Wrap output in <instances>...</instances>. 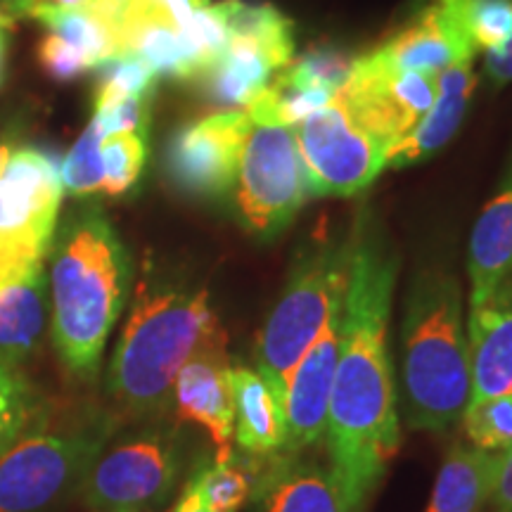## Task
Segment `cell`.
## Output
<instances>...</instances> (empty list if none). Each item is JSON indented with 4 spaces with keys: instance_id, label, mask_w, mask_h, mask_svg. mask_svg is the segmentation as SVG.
<instances>
[{
    "instance_id": "16",
    "label": "cell",
    "mask_w": 512,
    "mask_h": 512,
    "mask_svg": "<svg viewBox=\"0 0 512 512\" xmlns=\"http://www.w3.org/2000/svg\"><path fill=\"white\" fill-rule=\"evenodd\" d=\"M512 275V150L503 176L467 242V283L470 309L494 297Z\"/></svg>"
},
{
    "instance_id": "28",
    "label": "cell",
    "mask_w": 512,
    "mask_h": 512,
    "mask_svg": "<svg viewBox=\"0 0 512 512\" xmlns=\"http://www.w3.org/2000/svg\"><path fill=\"white\" fill-rule=\"evenodd\" d=\"M102 169L105 188L102 192L119 197L138 183L147 159V133H110L102 138Z\"/></svg>"
},
{
    "instance_id": "19",
    "label": "cell",
    "mask_w": 512,
    "mask_h": 512,
    "mask_svg": "<svg viewBox=\"0 0 512 512\" xmlns=\"http://www.w3.org/2000/svg\"><path fill=\"white\" fill-rule=\"evenodd\" d=\"M57 159L38 150H19L0 176V228L57 221L62 202Z\"/></svg>"
},
{
    "instance_id": "21",
    "label": "cell",
    "mask_w": 512,
    "mask_h": 512,
    "mask_svg": "<svg viewBox=\"0 0 512 512\" xmlns=\"http://www.w3.org/2000/svg\"><path fill=\"white\" fill-rule=\"evenodd\" d=\"M496 467L498 453L456 441L439 467L425 512H484L494 494Z\"/></svg>"
},
{
    "instance_id": "30",
    "label": "cell",
    "mask_w": 512,
    "mask_h": 512,
    "mask_svg": "<svg viewBox=\"0 0 512 512\" xmlns=\"http://www.w3.org/2000/svg\"><path fill=\"white\" fill-rule=\"evenodd\" d=\"M100 83L95 100L128 98V95H152L155 93L157 72L150 64L136 55H117L110 62L102 64Z\"/></svg>"
},
{
    "instance_id": "42",
    "label": "cell",
    "mask_w": 512,
    "mask_h": 512,
    "mask_svg": "<svg viewBox=\"0 0 512 512\" xmlns=\"http://www.w3.org/2000/svg\"><path fill=\"white\" fill-rule=\"evenodd\" d=\"M3 38L5 36H0V72H3Z\"/></svg>"
},
{
    "instance_id": "23",
    "label": "cell",
    "mask_w": 512,
    "mask_h": 512,
    "mask_svg": "<svg viewBox=\"0 0 512 512\" xmlns=\"http://www.w3.org/2000/svg\"><path fill=\"white\" fill-rule=\"evenodd\" d=\"M29 17L43 22L50 29V34L60 36L62 41L69 43V46L81 50V53L91 60L95 69L119 55L121 27L102 17L100 12L88 8V5L67 10L43 8V5H38Z\"/></svg>"
},
{
    "instance_id": "29",
    "label": "cell",
    "mask_w": 512,
    "mask_h": 512,
    "mask_svg": "<svg viewBox=\"0 0 512 512\" xmlns=\"http://www.w3.org/2000/svg\"><path fill=\"white\" fill-rule=\"evenodd\" d=\"M102 131L91 119L81 138L76 140L69 155L60 164L62 190L74 197L98 195L105 188V169H102Z\"/></svg>"
},
{
    "instance_id": "8",
    "label": "cell",
    "mask_w": 512,
    "mask_h": 512,
    "mask_svg": "<svg viewBox=\"0 0 512 512\" xmlns=\"http://www.w3.org/2000/svg\"><path fill=\"white\" fill-rule=\"evenodd\" d=\"M183 444L171 425H147L110 446L81 484V494L93 512L147 510L171 496L183 472Z\"/></svg>"
},
{
    "instance_id": "39",
    "label": "cell",
    "mask_w": 512,
    "mask_h": 512,
    "mask_svg": "<svg viewBox=\"0 0 512 512\" xmlns=\"http://www.w3.org/2000/svg\"><path fill=\"white\" fill-rule=\"evenodd\" d=\"M12 157V145L8 143V140H0V176H3L5 166H8Z\"/></svg>"
},
{
    "instance_id": "24",
    "label": "cell",
    "mask_w": 512,
    "mask_h": 512,
    "mask_svg": "<svg viewBox=\"0 0 512 512\" xmlns=\"http://www.w3.org/2000/svg\"><path fill=\"white\" fill-rule=\"evenodd\" d=\"M57 221H36L29 226L0 228V290L29 278L46 266L53 249Z\"/></svg>"
},
{
    "instance_id": "9",
    "label": "cell",
    "mask_w": 512,
    "mask_h": 512,
    "mask_svg": "<svg viewBox=\"0 0 512 512\" xmlns=\"http://www.w3.org/2000/svg\"><path fill=\"white\" fill-rule=\"evenodd\" d=\"M294 24L271 3L230 0L228 38L221 55L200 76L209 98L230 110L245 107L294 60Z\"/></svg>"
},
{
    "instance_id": "18",
    "label": "cell",
    "mask_w": 512,
    "mask_h": 512,
    "mask_svg": "<svg viewBox=\"0 0 512 512\" xmlns=\"http://www.w3.org/2000/svg\"><path fill=\"white\" fill-rule=\"evenodd\" d=\"M472 392L470 403L512 394V292L496 290L467 316Z\"/></svg>"
},
{
    "instance_id": "27",
    "label": "cell",
    "mask_w": 512,
    "mask_h": 512,
    "mask_svg": "<svg viewBox=\"0 0 512 512\" xmlns=\"http://www.w3.org/2000/svg\"><path fill=\"white\" fill-rule=\"evenodd\" d=\"M460 422L467 444L489 453L508 451L512 448V394L467 403Z\"/></svg>"
},
{
    "instance_id": "40",
    "label": "cell",
    "mask_w": 512,
    "mask_h": 512,
    "mask_svg": "<svg viewBox=\"0 0 512 512\" xmlns=\"http://www.w3.org/2000/svg\"><path fill=\"white\" fill-rule=\"evenodd\" d=\"M12 24H15V19H12V12L0 8V36H5V31L12 29Z\"/></svg>"
},
{
    "instance_id": "1",
    "label": "cell",
    "mask_w": 512,
    "mask_h": 512,
    "mask_svg": "<svg viewBox=\"0 0 512 512\" xmlns=\"http://www.w3.org/2000/svg\"><path fill=\"white\" fill-rule=\"evenodd\" d=\"M396 278L399 254L380 219L363 207L351 223L342 339L325 427L330 465L363 508L401 446L399 382L389 347Z\"/></svg>"
},
{
    "instance_id": "13",
    "label": "cell",
    "mask_w": 512,
    "mask_h": 512,
    "mask_svg": "<svg viewBox=\"0 0 512 512\" xmlns=\"http://www.w3.org/2000/svg\"><path fill=\"white\" fill-rule=\"evenodd\" d=\"M344 306V302H342ZM342 306L328 320L320 335L306 349L302 361L287 377L283 389L285 446L283 456L302 453L316 444L328 427L332 384H335L339 339H342Z\"/></svg>"
},
{
    "instance_id": "6",
    "label": "cell",
    "mask_w": 512,
    "mask_h": 512,
    "mask_svg": "<svg viewBox=\"0 0 512 512\" xmlns=\"http://www.w3.org/2000/svg\"><path fill=\"white\" fill-rule=\"evenodd\" d=\"M114 422L91 415L67 425L27 432L0 456V512H48L76 489L112 437Z\"/></svg>"
},
{
    "instance_id": "36",
    "label": "cell",
    "mask_w": 512,
    "mask_h": 512,
    "mask_svg": "<svg viewBox=\"0 0 512 512\" xmlns=\"http://www.w3.org/2000/svg\"><path fill=\"white\" fill-rule=\"evenodd\" d=\"M171 512H211L207 505H204L200 491H197V486L192 479H188V484H185L183 494L178 496V501L174 505V510Z\"/></svg>"
},
{
    "instance_id": "31",
    "label": "cell",
    "mask_w": 512,
    "mask_h": 512,
    "mask_svg": "<svg viewBox=\"0 0 512 512\" xmlns=\"http://www.w3.org/2000/svg\"><path fill=\"white\" fill-rule=\"evenodd\" d=\"M465 24L477 50L503 48L512 38V0H465Z\"/></svg>"
},
{
    "instance_id": "32",
    "label": "cell",
    "mask_w": 512,
    "mask_h": 512,
    "mask_svg": "<svg viewBox=\"0 0 512 512\" xmlns=\"http://www.w3.org/2000/svg\"><path fill=\"white\" fill-rule=\"evenodd\" d=\"M152 95H128V98L95 100L93 121L102 136L110 133H147L150 126Z\"/></svg>"
},
{
    "instance_id": "7",
    "label": "cell",
    "mask_w": 512,
    "mask_h": 512,
    "mask_svg": "<svg viewBox=\"0 0 512 512\" xmlns=\"http://www.w3.org/2000/svg\"><path fill=\"white\" fill-rule=\"evenodd\" d=\"M309 197V176L292 128L252 124L226 197L240 228L256 240L278 238Z\"/></svg>"
},
{
    "instance_id": "33",
    "label": "cell",
    "mask_w": 512,
    "mask_h": 512,
    "mask_svg": "<svg viewBox=\"0 0 512 512\" xmlns=\"http://www.w3.org/2000/svg\"><path fill=\"white\" fill-rule=\"evenodd\" d=\"M38 60H41V67L57 81L79 79L81 74L95 69L91 60H88L81 50L69 46L67 41H62V38L55 34L43 38L41 50H38Z\"/></svg>"
},
{
    "instance_id": "38",
    "label": "cell",
    "mask_w": 512,
    "mask_h": 512,
    "mask_svg": "<svg viewBox=\"0 0 512 512\" xmlns=\"http://www.w3.org/2000/svg\"><path fill=\"white\" fill-rule=\"evenodd\" d=\"M86 3H88V0H41V3H38V5H43V8L67 10V8H81V5H86ZM38 5H36V8H38Z\"/></svg>"
},
{
    "instance_id": "3",
    "label": "cell",
    "mask_w": 512,
    "mask_h": 512,
    "mask_svg": "<svg viewBox=\"0 0 512 512\" xmlns=\"http://www.w3.org/2000/svg\"><path fill=\"white\" fill-rule=\"evenodd\" d=\"M131 275V256L100 209L74 211L55 230L48 280L53 344L69 373L81 380L98 375Z\"/></svg>"
},
{
    "instance_id": "4",
    "label": "cell",
    "mask_w": 512,
    "mask_h": 512,
    "mask_svg": "<svg viewBox=\"0 0 512 512\" xmlns=\"http://www.w3.org/2000/svg\"><path fill=\"white\" fill-rule=\"evenodd\" d=\"M399 387L413 430L446 432L463 418L472 392L463 285L439 261L418 268L401 318Z\"/></svg>"
},
{
    "instance_id": "34",
    "label": "cell",
    "mask_w": 512,
    "mask_h": 512,
    "mask_svg": "<svg viewBox=\"0 0 512 512\" xmlns=\"http://www.w3.org/2000/svg\"><path fill=\"white\" fill-rule=\"evenodd\" d=\"M489 505L494 512H512V448L498 453L494 494Z\"/></svg>"
},
{
    "instance_id": "5",
    "label": "cell",
    "mask_w": 512,
    "mask_h": 512,
    "mask_svg": "<svg viewBox=\"0 0 512 512\" xmlns=\"http://www.w3.org/2000/svg\"><path fill=\"white\" fill-rule=\"evenodd\" d=\"M349 259L351 228L344 233L318 228L294 252L283 292L261 325L254 347V368L278 389L280 399L287 377L344 302Z\"/></svg>"
},
{
    "instance_id": "17",
    "label": "cell",
    "mask_w": 512,
    "mask_h": 512,
    "mask_svg": "<svg viewBox=\"0 0 512 512\" xmlns=\"http://www.w3.org/2000/svg\"><path fill=\"white\" fill-rule=\"evenodd\" d=\"M477 86L475 57H460L437 76V98L425 119L387 152V169H406L437 155L463 124Z\"/></svg>"
},
{
    "instance_id": "22",
    "label": "cell",
    "mask_w": 512,
    "mask_h": 512,
    "mask_svg": "<svg viewBox=\"0 0 512 512\" xmlns=\"http://www.w3.org/2000/svg\"><path fill=\"white\" fill-rule=\"evenodd\" d=\"M46 266L0 290V358L17 363L34 354L48 323Z\"/></svg>"
},
{
    "instance_id": "25",
    "label": "cell",
    "mask_w": 512,
    "mask_h": 512,
    "mask_svg": "<svg viewBox=\"0 0 512 512\" xmlns=\"http://www.w3.org/2000/svg\"><path fill=\"white\" fill-rule=\"evenodd\" d=\"M38 418L34 384L17 363L0 358V456L27 432Z\"/></svg>"
},
{
    "instance_id": "37",
    "label": "cell",
    "mask_w": 512,
    "mask_h": 512,
    "mask_svg": "<svg viewBox=\"0 0 512 512\" xmlns=\"http://www.w3.org/2000/svg\"><path fill=\"white\" fill-rule=\"evenodd\" d=\"M5 3H8V8H10V12H22V15H31V12H34V8L38 3H41V0H5Z\"/></svg>"
},
{
    "instance_id": "35",
    "label": "cell",
    "mask_w": 512,
    "mask_h": 512,
    "mask_svg": "<svg viewBox=\"0 0 512 512\" xmlns=\"http://www.w3.org/2000/svg\"><path fill=\"white\" fill-rule=\"evenodd\" d=\"M484 76L491 88H503L512 83V38L503 48L484 53Z\"/></svg>"
},
{
    "instance_id": "12",
    "label": "cell",
    "mask_w": 512,
    "mask_h": 512,
    "mask_svg": "<svg viewBox=\"0 0 512 512\" xmlns=\"http://www.w3.org/2000/svg\"><path fill=\"white\" fill-rule=\"evenodd\" d=\"M252 128L245 110H223L183 126L166 152L178 188L200 200H226Z\"/></svg>"
},
{
    "instance_id": "2",
    "label": "cell",
    "mask_w": 512,
    "mask_h": 512,
    "mask_svg": "<svg viewBox=\"0 0 512 512\" xmlns=\"http://www.w3.org/2000/svg\"><path fill=\"white\" fill-rule=\"evenodd\" d=\"M214 349H228V335L209 292L145 264L112 354L107 389L128 413H159L174 399L185 363Z\"/></svg>"
},
{
    "instance_id": "26",
    "label": "cell",
    "mask_w": 512,
    "mask_h": 512,
    "mask_svg": "<svg viewBox=\"0 0 512 512\" xmlns=\"http://www.w3.org/2000/svg\"><path fill=\"white\" fill-rule=\"evenodd\" d=\"M190 479L211 512H240L254 494L252 475L245 465L238 463V458L204 465Z\"/></svg>"
},
{
    "instance_id": "10",
    "label": "cell",
    "mask_w": 512,
    "mask_h": 512,
    "mask_svg": "<svg viewBox=\"0 0 512 512\" xmlns=\"http://www.w3.org/2000/svg\"><path fill=\"white\" fill-rule=\"evenodd\" d=\"M292 131L311 197H354L387 169V145L356 124L339 95Z\"/></svg>"
},
{
    "instance_id": "14",
    "label": "cell",
    "mask_w": 512,
    "mask_h": 512,
    "mask_svg": "<svg viewBox=\"0 0 512 512\" xmlns=\"http://www.w3.org/2000/svg\"><path fill=\"white\" fill-rule=\"evenodd\" d=\"M228 349L204 351L185 363L174 384V408L181 422H192L209 434L214 463L235 458V408L230 389Z\"/></svg>"
},
{
    "instance_id": "15",
    "label": "cell",
    "mask_w": 512,
    "mask_h": 512,
    "mask_svg": "<svg viewBox=\"0 0 512 512\" xmlns=\"http://www.w3.org/2000/svg\"><path fill=\"white\" fill-rule=\"evenodd\" d=\"M254 494L259 512H366L330 460L306 458L304 451L273 456Z\"/></svg>"
},
{
    "instance_id": "43",
    "label": "cell",
    "mask_w": 512,
    "mask_h": 512,
    "mask_svg": "<svg viewBox=\"0 0 512 512\" xmlns=\"http://www.w3.org/2000/svg\"><path fill=\"white\" fill-rule=\"evenodd\" d=\"M128 512H140V510H128Z\"/></svg>"
},
{
    "instance_id": "11",
    "label": "cell",
    "mask_w": 512,
    "mask_h": 512,
    "mask_svg": "<svg viewBox=\"0 0 512 512\" xmlns=\"http://www.w3.org/2000/svg\"><path fill=\"white\" fill-rule=\"evenodd\" d=\"M337 95L356 124L392 150L432 110L437 76L401 72L370 50L356 57L349 79Z\"/></svg>"
},
{
    "instance_id": "41",
    "label": "cell",
    "mask_w": 512,
    "mask_h": 512,
    "mask_svg": "<svg viewBox=\"0 0 512 512\" xmlns=\"http://www.w3.org/2000/svg\"><path fill=\"white\" fill-rule=\"evenodd\" d=\"M501 287H503V290H508V292H512V275H510V278H508V280H505V283H503ZM501 287H498V290H501Z\"/></svg>"
},
{
    "instance_id": "20",
    "label": "cell",
    "mask_w": 512,
    "mask_h": 512,
    "mask_svg": "<svg viewBox=\"0 0 512 512\" xmlns=\"http://www.w3.org/2000/svg\"><path fill=\"white\" fill-rule=\"evenodd\" d=\"M235 444L247 456L273 458L285 446V415L278 389L256 368L230 366Z\"/></svg>"
}]
</instances>
